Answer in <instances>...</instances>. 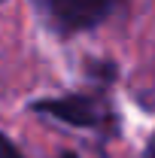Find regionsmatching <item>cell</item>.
Returning a JSON list of instances; mask_svg holds the SVG:
<instances>
[{
  "mask_svg": "<svg viewBox=\"0 0 155 158\" xmlns=\"http://www.w3.org/2000/svg\"><path fill=\"white\" fill-rule=\"evenodd\" d=\"M113 0H49V12L61 31H88L110 15Z\"/></svg>",
  "mask_w": 155,
  "mask_h": 158,
  "instance_id": "cell-1",
  "label": "cell"
},
{
  "mask_svg": "<svg viewBox=\"0 0 155 158\" xmlns=\"http://www.w3.org/2000/svg\"><path fill=\"white\" fill-rule=\"evenodd\" d=\"M34 110L43 113V116H52L64 122V125H73V128H94L97 125V106L91 103L88 98L82 94H67V98H46V100H37Z\"/></svg>",
  "mask_w": 155,
  "mask_h": 158,
  "instance_id": "cell-2",
  "label": "cell"
},
{
  "mask_svg": "<svg viewBox=\"0 0 155 158\" xmlns=\"http://www.w3.org/2000/svg\"><path fill=\"white\" fill-rule=\"evenodd\" d=\"M143 158H155V134H152V140H149V146H146Z\"/></svg>",
  "mask_w": 155,
  "mask_h": 158,
  "instance_id": "cell-3",
  "label": "cell"
},
{
  "mask_svg": "<svg viewBox=\"0 0 155 158\" xmlns=\"http://www.w3.org/2000/svg\"><path fill=\"white\" fill-rule=\"evenodd\" d=\"M58 158H79V155H76V152H61Z\"/></svg>",
  "mask_w": 155,
  "mask_h": 158,
  "instance_id": "cell-4",
  "label": "cell"
},
{
  "mask_svg": "<svg viewBox=\"0 0 155 158\" xmlns=\"http://www.w3.org/2000/svg\"><path fill=\"white\" fill-rule=\"evenodd\" d=\"M0 3H3V0H0Z\"/></svg>",
  "mask_w": 155,
  "mask_h": 158,
  "instance_id": "cell-5",
  "label": "cell"
}]
</instances>
